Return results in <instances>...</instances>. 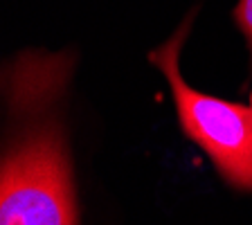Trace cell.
I'll return each instance as SVG.
<instances>
[{"instance_id":"3957f363","label":"cell","mask_w":252,"mask_h":225,"mask_svg":"<svg viewBox=\"0 0 252 225\" xmlns=\"http://www.w3.org/2000/svg\"><path fill=\"white\" fill-rule=\"evenodd\" d=\"M234 21L239 25V30L243 32L252 54V0H239V5L234 9Z\"/></svg>"},{"instance_id":"6da1fadb","label":"cell","mask_w":252,"mask_h":225,"mask_svg":"<svg viewBox=\"0 0 252 225\" xmlns=\"http://www.w3.org/2000/svg\"><path fill=\"white\" fill-rule=\"evenodd\" d=\"M32 90V115L0 162V225H77L72 171L63 129L43 115L68 81L65 54L23 57Z\"/></svg>"},{"instance_id":"7a4b0ae2","label":"cell","mask_w":252,"mask_h":225,"mask_svg":"<svg viewBox=\"0 0 252 225\" xmlns=\"http://www.w3.org/2000/svg\"><path fill=\"white\" fill-rule=\"evenodd\" d=\"M187 16L167 43L151 52V63L167 77L185 135L203 149L230 187L252 192V108L198 93L180 74V47L191 27Z\"/></svg>"},{"instance_id":"277c9868","label":"cell","mask_w":252,"mask_h":225,"mask_svg":"<svg viewBox=\"0 0 252 225\" xmlns=\"http://www.w3.org/2000/svg\"><path fill=\"white\" fill-rule=\"evenodd\" d=\"M250 108H252V99H250Z\"/></svg>"}]
</instances>
